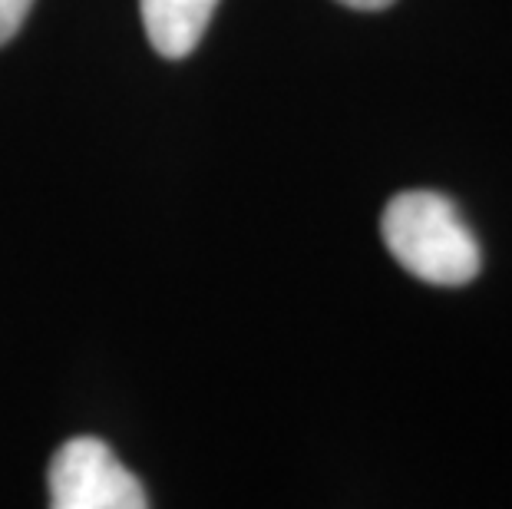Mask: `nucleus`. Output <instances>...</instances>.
<instances>
[{"mask_svg":"<svg viewBox=\"0 0 512 509\" xmlns=\"http://www.w3.org/2000/svg\"><path fill=\"white\" fill-rule=\"evenodd\" d=\"M387 252L413 278L437 288L470 285L483 268V248L453 199L430 189L400 192L380 219Z\"/></svg>","mask_w":512,"mask_h":509,"instance_id":"f257e3e1","label":"nucleus"},{"mask_svg":"<svg viewBox=\"0 0 512 509\" xmlns=\"http://www.w3.org/2000/svg\"><path fill=\"white\" fill-rule=\"evenodd\" d=\"M53 509H143L146 490L96 437H73L50 460Z\"/></svg>","mask_w":512,"mask_h":509,"instance_id":"f03ea898","label":"nucleus"},{"mask_svg":"<svg viewBox=\"0 0 512 509\" xmlns=\"http://www.w3.org/2000/svg\"><path fill=\"white\" fill-rule=\"evenodd\" d=\"M337 4L351 7V10H384L394 4V0H337Z\"/></svg>","mask_w":512,"mask_h":509,"instance_id":"39448f33","label":"nucleus"},{"mask_svg":"<svg viewBox=\"0 0 512 509\" xmlns=\"http://www.w3.org/2000/svg\"><path fill=\"white\" fill-rule=\"evenodd\" d=\"M219 0H139L149 43L169 60H182L199 47Z\"/></svg>","mask_w":512,"mask_h":509,"instance_id":"7ed1b4c3","label":"nucleus"},{"mask_svg":"<svg viewBox=\"0 0 512 509\" xmlns=\"http://www.w3.org/2000/svg\"><path fill=\"white\" fill-rule=\"evenodd\" d=\"M34 7V0H0V47L7 40L17 37V30L24 27V20Z\"/></svg>","mask_w":512,"mask_h":509,"instance_id":"20e7f679","label":"nucleus"}]
</instances>
